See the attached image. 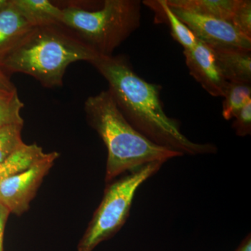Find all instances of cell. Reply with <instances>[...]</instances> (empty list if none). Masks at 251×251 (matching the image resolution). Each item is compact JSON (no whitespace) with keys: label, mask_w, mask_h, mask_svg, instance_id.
<instances>
[{"label":"cell","mask_w":251,"mask_h":251,"mask_svg":"<svg viewBox=\"0 0 251 251\" xmlns=\"http://www.w3.org/2000/svg\"><path fill=\"white\" fill-rule=\"evenodd\" d=\"M235 251H251V233L248 234L241 242Z\"/></svg>","instance_id":"obj_22"},{"label":"cell","mask_w":251,"mask_h":251,"mask_svg":"<svg viewBox=\"0 0 251 251\" xmlns=\"http://www.w3.org/2000/svg\"><path fill=\"white\" fill-rule=\"evenodd\" d=\"M142 4L139 0H105L100 9L91 11L68 4L61 7L62 24L94 53L110 57L140 27Z\"/></svg>","instance_id":"obj_4"},{"label":"cell","mask_w":251,"mask_h":251,"mask_svg":"<svg viewBox=\"0 0 251 251\" xmlns=\"http://www.w3.org/2000/svg\"><path fill=\"white\" fill-rule=\"evenodd\" d=\"M184 54L191 76L212 97H224L227 81L220 70L213 49L198 40L197 45L184 50Z\"/></svg>","instance_id":"obj_8"},{"label":"cell","mask_w":251,"mask_h":251,"mask_svg":"<svg viewBox=\"0 0 251 251\" xmlns=\"http://www.w3.org/2000/svg\"><path fill=\"white\" fill-rule=\"evenodd\" d=\"M46 155L43 149L36 144H23L9 158L0 163V184L10 176L30 168Z\"/></svg>","instance_id":"obj_14"},{"label":"cell","mask_w":251,"mask_h":251,"mask_svg":"<svg viewBox=\"0 0 251 251\" xmlns=\"http://www.w3.org/2000/svg\"><path fill=\"white\" fill-rule=\"evenodd\" d=\"M157 161L129 172L120 179L108 183L103 199L81 239L78 251H93L122 228L129 216L135 193L165 164Z\"/></svg>","instance_id":"obj_5"},{"label":"cell","mask_w":251,"mask_h":251,"mask_svg":"<svg viewBox=\"0 0 251 251\" xmlns=\"http://www.w3.org/2000/svg\"><path fill=\"white\" fill-rule=\"evenodd\" d=\"M23 17L33 27L62 24V8L49 0H12Z\"/></svg>","instance_id":"obj_13"},{"label":"cell","mask_w":251,"mask_h":251,"mask_svg":"<svg viewBox=\"0 0 251 251\" xmlns=\"http://www.w3.org/2000/svg\"><path fill=\"white\" fill-rule=\"evenodd\" d=\"M59 153H46V156L30 168L10 176L0 184V204L10 214L22 215L29 208L44 176L53 166Z\"/></svg>","instance_id":"obj_6"},{"label":"cell","mask_w":251,"mask_h":251,"mask_svg":"<svg viewBox=\"0 0 251 251\" xmlns=\"http://www.w3.org/2000/svg\"><path fill=\"white\" fill-rule=\"evenodd\" d=\"M23 125L0 128V163L9 158L24 144L21 136Z\"/></svg>","instance_id":"obj_17"},{"label":"cell","mask_w":251,"mask_h":251,"mask_svg":"<svg viewBox=\"0 0 251 251\" xmlns=\"http://www.w3.org/2000/svg\"><path fill=\"white\" fill-rule=\"evenodd\" d=\"M97 54L62 24L33 28L0 62L6 74L21 73L46 88L60 87L68 67L79 61L90 62Z\"/></svg>","instance_id":"obj_3"},{"label":"cell","mask_w":251,"mask_h":251,"mask_svg":"<svg viewBox=\"0 0 251 251\" xmlns=\"http://www.w3.org/2000/svg\"><path fill=\"white\" fill-rule=\"evenodd\" d=\"M24 103L18 96L17 90H0V128L10 125H23L21 112Z\"/></svg>","instance_id":"obj_16"},{"label":"cell","mask_w":251,"mask_h":251,"mask_svg":"<svg viewBox=\"0 0 251 251\" xmlns=\"http://www.w3.org/2000/svg\"><path fill=\"white\" fill-rule=\"evenodd\" d=\"M229 23L239 33L251 39V1L239 0Z\"/></svg>","instance_id":"obj_18"},{"label":"cell","mask_w":251,"mask_h":251,"mask_svg":"<svg viewBox=\"0 0 251 251\" xmlns=\"http://www.w3.org/2000/svg\"><path fill=\"white\" fill-rule=\"evenodd\" d=\"M232 128L239 137H247L251 133V100L234 117Z\"/></svg>","instance_id":"obj_19"},{"label":"cell","mask_w":251,"mask_h":251,"mask_svg":"<svg viewBox=\"0 0 251 251\" xmlns=\"http://www.w3.org/2000/svg\"><path fill=\"white\" fill-rule=\"evenodd\" d=\"M142 3L152 10L155 14V19L158 23H166L168 25L173 39L182 46L184 50L192 49L197 45V38L176 16L167 0H147Z\"/></svg>","instance_id":"obj_11"},{"label":"cell","mask_w":251,"mask_h":251,"mask_svg":"<svg viewBox=\"0 0 251 251\" xmlns=\"http://www.w3.org/2000/svg\"><path fill=\"white\" fill-rule=\"evenodd\" d=\"M223 97V117L228 121L251 100V84L227 82Z\"/></svg>","instance_id":"obj_15"},{"label":"cell","mask_w":251,"mask_h":251,"mask_svg":"<svg viewBox=\"0 0 251 251\" xmlns=\"http://www.w3.org/2000/svg\"><path fill=\"white\" fill-rule=\"evenodd\" d=\"M90 63L106 80L108 90L126 121L149 140L182 156L217 153L214 144L195 143L183 134L180 122L165 112L161 86L140 77L126 56H98Z\"/></svg>","instance_id":"obj_1"},{"label":"cell","mask_w":251,"mask_h":251,"mask_svg":"<svg viewBox=\"0 0 251 251\" xmlns=\"http://www.w3.org/2000/svg\"><path fill=\"white\" fill-rule=\"evenodd\" d=\"M17 90L14 84L10 80L9 75L0 66V90L14 91Z\"/></svg>","instance_id":"obj_21"},{"label":"cell","mask_w":251,"mask_h":251,"mask_svg":"<svg viewBox=\"0 0 251 251\" xmlns=\"http://www.w3.org/2000/svg\"><path fill=\"white\" fill-rule=\"evenodd\" d=\"M9 214V211L2 204H0V251H3L5 226Z\"/></svg>","instance_id":"obj_20"},{"label":"cell","mask_w":251,"mask_h":251,"mask_svg":"<svg viewBox=\"0 0 251 251\" xmlns=\"http://www.w3.org/2000/svg\"><path fill=\"white\" fill-rule=\"evenodd\" d=\"M171 9L198 40L211 49L225 48L251 51V39L242 35L228 21Z\"/></svg>","instance_id":"obj_7"},{"label":"cell","mask_w":251,"mask_h":251,"mask_svg":"<svg viewBox=\"0 0 251 251\" xmlns=\"http://www.w3.org/2000/svg\"><path fill=\"white\" fill-rule=\"evenodd\" d=\"M173 9L229 22L239 0H167Z\"/></svg>","instance_id":"obj_12"},{"label":"cell","mask_w":251,"mask_h":251,"mask_svg":"<svg viewBox=\"0 0 251 251\" xmlns=\"http://www.w3.org/2000/svg\"><path fill=\"white\" fill-rule=\"evenodd\" d=\"M87 122L103 140L107 151L105 181L153 162L167 161L181 153L153 143L126 121L110 91L91 96L84 104Z\"/></svg>","instance_id":"obj_2"},{"label":"cell","mask_w":251,"mask_h":251,"mask_svg":"<svg viewBox=\"0 0 251 251\" xmlns=\"http://www.w3.org/2000/svg\"><path fill=\"white\" fill-rule=\"evenodd\" d=\"M13 3L0 0V62L33 29Z\"/></svg>","instance_id":"obj_9"},{"label":"cell","mask_w":251,"mask_h":251,"mask_svg":"<svg viewBox=\"0 0 251 251\" xmlns=\"http://www.w3.org/2000/svg\"><path fill=\"white\" fill-rule=\"evenodd\" d=\"M212 49L220 70L227 82L251 84V51L225 48Z\"/></svg>","instance_id":"obj_10"}]
</instances>
